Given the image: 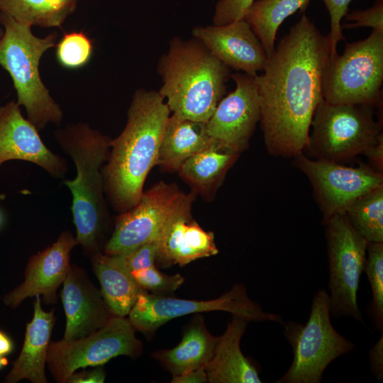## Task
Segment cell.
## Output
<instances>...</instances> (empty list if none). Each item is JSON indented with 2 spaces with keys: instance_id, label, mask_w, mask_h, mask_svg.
Wrapping results in <instances>:
<instances>
[{
  "instance_id": "obj_12",
  "label": "cell",
  "mask_w": 383,
  "mask_h": 383,
  "mask_svg": "<svg viewBox=\"0 0 383 383\" xmlns=\"http://www.w3.org/2000/svg\"><path fill=\"white\" fill-rule=\"evenodd\" d=\"M194 194H185L163 182L143 192L137 204L120 213L114 230L104 245V253L126 255L139 245L157 240L168 220L192 204Z\"/></svg>"
},
{
  "instance_id": "obj_43",
  "label": "cell",
  "mask_w": 383,
  "mask_h": 383,
  "mask_svg": "<svg viewBox=\"0 0 383 383\" xmlns=\"http://www.w3.org/2000/svg\"><path fill=\"white\" fill-rule=\"evenodd\" d=\"M4 31L0 28V38L2 36Z\"/></svg>"
},
{
  "instance_id": "obj_32",
  "label": "cell",
  "mask_w": 383,
  "mask_h": 383,
  "mask_svg": "<svg viewBox=\"0 0 383 383\" xmlns=\"http://www.w3.org/2000/svg\"><path fill=\"white\" fill-rule=\"evenodd\" d=\"M330 16V32L326 35L331 55L337 52V45L345 37L342 32L341 21L348 13V6L352 0H322Z\"/></svg>"
},
{
  "instance_id": "obj_2",
  "label": "cell",
  "mask_w": 383,
  "mask_h": 383,
  "mask_svg": "<svg viewBox=\"0 0 383 383\" xmlns=\"http://www.w3.org/2000/svg\"><path fill=\"white\" fill-rule=\"evenodd\" d=\"M169 109L159 91L137 90L128 110L126 125L110 141V154L102 169L104 193L120 213L134 207L145 180L157 164Z\"/></svg>"
},
{
  "instance_id": "obj_24",
  "label": "cell",
  "mask_w": 383,
  "mask_h": 383,
  "mask_svg": "<svg viewBox=\"0 0 383 383\" xmlns=\"http://www.w3.org/2000/svg\"><path fill=\"white\" fill-rule=\"evenodd\" d=\"M213 141L206 123L170 116L163 132L157 165L169 171L179 170L189 157Z\"/></svg>"
},
{
  "instance_id": "obj_4",
  "label": "cell",
  "mask_w": 383,
  "mask_h": 383,
  "mask_svg": "<svg viewBox=\"0 0 383 383\" xmlns=\"http://www.w3.org/2000/svg\"><path fill=\"white\" fill-rule=\"evenodd\" d=\"M157 72L162 79L159 92L172 114L206 123L224 97L231 69L196 38L174 37L162 55Z\"/></svg>"
},
{
  "instance_id": "obj_14",
  "label": "cell",
  "mask_w": 383,
  "mask_h": 383,
  "mask_svg": "<svg viewBox=\"0 0 383 383\" xmlns=\"http://www.w3.org/2000/svg\"><path fill=\"white\" fill-rule=\"evenodd\" d=\"M255 76L240 72L231 74L235 83V90L220 101L206 123L211 138L238 154L248 147L260 118Z\"/></svg>"
},
{
  "instance_id": "obj_25",
  "label": "cell",
  "mask_w": 383,
  "mask_h": 383,
  "mask_svg": "<svg viewBox=\"0 0 383 383\" xmlns=\"http://www.w3.org/2000/svg\"><path fill=\"white\" fill-rule=\"evenodd\" d=\"M238 155L213 138L209 145L182 165L179 169L180 176L196 192L209 196L220 184Z\"/></svg>"
},
{
  "instance_id": "obj_29",
  "label": "cell",
  "mask_w": 383,
  "mask_h": 383,
  "mask_svg": "<svg viewBox=\"0 0 383 383\" xmlns=\"http://www.w3.org/2000/svg\"><path fill=\"white\" fill-rule=\"evenodd\" d=\"M372 299L367 312L375 331H383V243L368 242L365 270Z\"/></svg>"
},
{
  "instance_id": "obj_40",
  "label": "cell",
  "mask_w": 383,
  "mask_h": 383,
  "mask_svg": "<svg viewBox=\"0 0 383 383\" xmlns=\"http://www.w3.org/2000/svg\"><path fill=\"white\" fill-rule=\"evenodd\" d=\"M14 349V343L12 338L3 330H0V355L7 356Z\"/></svg>"
},
{
  "instance_id": "obj_37",
  "label": "cell",
  "mask_w": 383,
  "mask_h": 383,
  "mask_svg": "<svg viewBox=\"0 0 383 383\" xmlns=\"http://www.w3.org/2000/svg\"><path fill=\"white\" fill-rule=\"evenodd\" d=\"M106 373L101 366H96L90 370L74 372L67 379V383H103Z\"/></svg>"
},
{
  "instance_id": "obj_35",
  "label": "cell",
  "mask_w": 383,
  "mask_h": 383,
  "mask_svg": "<svg viewBox=\"0 0 383 383\" xmlns=\"http://www.w3.org/2000/svg\"><path fill=\"white\" fill-rule=\"evenodd\" d=\"M158 239L143 243L125 255L126 265L133 272L155 266Z\"/></svg>"
},
{
  "instance_id": "obj_33",
  "label": "cell",
  "mask_w": 383,
  "mask_h": 383,
  "mask_svg": "<svg viewBox=\"0 0 383 383\" xmlns=\"http://www.w3.org/2000/svg\"><path fill=\"white\" fill-rule=\"evenodd\" d=\"M345 16L353 23L341 26L342 29L370 27L372 30L383 32V0H377L370 8L353 11Z\"/></svg>"
},
{
  "instance_id": "obj_30",
  "label": "cell",
  "mask_w": 383,
  "mask_h": 383,
  "mask_svg": "<svg viewBox=\"0 0 383 383\" xmlns=\"http://www.w3.org/2000/svg\"><path fill=\"white\" fill-rule=\"evenodd\" d=\"M92 54V42L82 30L65 33L56 45L57 61L68 70L84 67L90 61Z\"/></svg>"
},
{
  "instance_id": "obj_31",
  "label": "cell",
  "mask_w": 383,
  "mask_h": 383,
  "mask_svg": "<svg viewBox=\"0 0 383 383\" xmlns=\"http://www.w3.org/2000/svg\"><path fill=\"white\" fill-rule=\"evenodd\" d=\"M131 273L143 290L159 295L174 292L184 281V277L180 274L167 275L159 271L155 266Z\"/></svg>"
},
{
  "instance_id": "obj_19",
  "label": "cell",
  "mask_w": 383,
  "mask_h": 383,
  "mask_svg": "<svg viewBox=\"0 0 383 383\" xmlns=\"http://www.w3.org/2000/svg\"><path fill=\"white\" fill-rule=\"evenodd\" d=\"M189 204L167 222L158 238L156 262L166 267L184 266L196 260L216 255L218 250L213 232L204 231L193 218Z\"/></svg>"
},
{
  "instance_id": "obj_17",
  "label": "cell",
  "mask_w": 383,
  "mask_h": 383,
  "mask_svg": "<svg viewBox=\"0 0 383 383\" xmlns=\"http://www.w3.org/2000/svg\"><path fill=\"white\" fill-rule=\"evenodd\" d=\"M192 35L230 69L255 76L267 63L262 45L244 18L221 26H196Z\"/></svg>"
},
{
  "instance_id": "obj_16",
  "label": "cell",
  "mask_w": 383,
  "mask_h": 383,
  "mask_svg": "<svg viewBox=\"0 0 383 383\" xmlns=\"http://www.w3.org/2000/svg\"><path fill=\"white\" fill-rule=\"evenodd\" d=\"M76 245V238L65 231L50 246L32 255L24 272V281L4 296V304L15 309L25 299L37 295H41L46 304L55 303L57 290L71 266L70 252Z\"/></svg>"
},
{
  "instance_id": "obj_22",
  "label": "cell",
  "mask_w": 383,
  "mask_h": 383,
  "mask_svg": "<svg viewBox=\"0 0 383 383\" xmlns=\"http://www.w3.org/2000/svg\"><path fill=\"white\" fill-rule=\"evenodd\" d=\"M102 296L113 316L126 317L143 292L128 270L123 255L99 252L91 256Z\"/></svg>"
},
{
  "instance_id": "obj_11",
  "label": "cell",
  "mask_w": 383,
  "mask_h": 383,
  "mask_svg": "<svg viewBox=\"0 0 383 383\" xmlns=\"http://www.w3.org/2000/svg\"><path fill=\"white\" fill-rule=\"evenodd\" d=\"M222 311L250 321H275L283 324L280 315L265 312L250 299L243 284H235L221 296L198 301L163 296L142 292L132 307L128 318L135 328L146 335L155 333L167 321L194 313Z\"/></svg>"
},
{
  "instance_id": "obj_36",
  "label": "cell",
  "mask_w": 383,
  "mask_h": 383,
  "mask_svg": "<svg viewBox=\"0 0 383 383\" xmlns=\"http://www.w3.org/2000/svg\"><path fill=\"white\" fill-rule=\"evenodd\" d=\"M368 355L372 372L381 381L383 378V331L379 340L369 350Z\"/></svg>"
},
{
  "instance_id": "obj_38",
  "label": "cell",
  "mask_w": 383,
  "mask_h": 383,
  "mask_svg": "<svg viewBox=\"0 0 383 383\" xmlns=\"http://www.w3.org/2000/svg\"><path fill=\"white\" fill-rule=\"evenodd\" d=\"M172 383H205L208 377L204 367L191 370L179 375L172 376Z\"/></svg>"
},
{
  "instance_id": "obj_34",
  "label": "cell",
  "mask_w": 383,
  "mask_h": 383,
  "mask_svg": "<svg viewBox=\"0 0 383 383\" xmlns=\"http://www.w3.org/2000/svg\"><path fill=\"white\" fill-rule=\"evenodd\" d=\"M255 0H220L215 9L213 25H225L244 18Z\"/></svg>"
},
{
  "instance_id": "obj_5",
  "label": "cell",
  "mask_w": 383,
  "mask_h": 383,
  "mask_svg": "<svg viewBox=\"0 0 383 383\" xmlns=\"http://www.w3.org/2000/svg\"><path fill=\"white\" fill-rule=\"evenodd\" d=\"M4 33L0 38V65L11 76L17 104L38 130L48 123L60 124L63 118L60 106L41 80L39 64L43 54L55 45L57 34L45 38L33 35L30 26L0 13Z\"/></svg>"
},
{
  "instance_id": "obj_15",
  "label": "cell",
  "mask_w": 383,
  "mask_h": 383,
  "mask_svg": "<svg viewBox=\"0 0 383 383\" xmlns=\"http://www.w3.org/2000/svg\"><path fill=\"white\" fill-rule=\"evenodd\" d=\"M13 160L33 163L55 178H63L68 170L66 160L45 145L20 106L11 101L0 106V166Z\"/></svg>"
},
{
  "instance_id": "obj_23",
  "label": "cell",
  "mask_w": 383,
  "mask_h": 383,
  "mask_svg": "<svg viewBox=\"0 0 383 383\" xmlns=\"http://www.w3.org/2000/svg\"><path fill=\"white\" fill-rule=\"evenodd\" d=\"M218 337L207 330L197 316L187 327L180 343L172 349L152 353V357L172 376L204 367L211 359Z\"/></svg>"
},
{
  "instance_id": "obj_8",
  "label": "cell",
  "mask_w": 383,
  "mask_h": 383,
  "mask_svg": "<svg viewBox=\"0 0 383 383\" xmlns=\"http://www.w3.org/2000/svg\"><path fill=\"white\" fill-rule=\"evenodd\" d=\"M373 109L366 104H334L323 99L313 114L306 148L315 159L337 163L365 154L383 138Z\"/></svg>"
},
{
  "instance_id": "obj_3",
  "label": "cell",
  "mask_w": 383,
  "mask_h": 383,
  "mask_svg": "<svg viewBox=\"0 0 383 383\" xmlns=\"http://www.w3.org/2000/svg\"><path fill=\"white\" fill-rule=\"evenodd\" d=\"M55 138L76 168L75 177L65 180L64 184L72 196L71 211L77 245L91 257L101 252L107 224L101 168L108 160L111 139L82 123L57 130Z\"/></svg>"
},
{
  "instance_id": "obj_1",
  "label": "cell",
  "mask_w": 383,
  "mask_h": 383,
  "mask_svg": "<svg viewBox=\"0 0 383 383\" xmlns=\"http://www.w3.org/2000/svg\"><path fill=\"white\" fill-rule=\"evenodd\" d=\"M330 55L327 37L304 13L255 76L260 125L272 155L294 157L306 148L313 114L323 99L322 73Z\"/></svg>"
},
{
  "instance_id": "obj_13",
  "label": "cell",
  "mask_w": 383,
  "mask_h": 383,
  "mask_svg": "<svg viewBox=\"0 0 383 383\" xmlns=\"http://www.w3.org/2000/svg\"><path fill=\"white\" fill-rule=\"evenodd\" d=\"M294 162L310 181L324 222L335 213H344L358 197L383 185L382 173L362 163L348 167L302 153L294 157Z\"/></svg>"
},
{
  "instance_id": "obj_26",
  "label": "cell",
  "mask_w": 383,
  "mask_h": 383,
  "mask_svg": "<svg viewBox=\"0 0 383 383\" xmlns=\"http://www.w3.org/2000/svg\"><path fill=\"white\" fill-rule=\"evenodd\" d=\"M311 0H257L244 19L262 45L267 57L274 52V40L282 23L297 11H305Z\"/></svg>"
},
{
  "instance_id": "obj_6",
  "label": "cell",
  "mask_w": 383,
  "mask_h": 383,
  "mask_svg": "<svg viewBox=\"0 0 383 383\" xmlns=\"http://www.w3.org/2000/svg\"><path fill=\"white\" fill-rule=\"evenodd\" d=\"M383 32L372 30L365 39L346 43L341 55H330L321 79L323 100L334 104H382Z\"/></svg>"
},
{
  "instance_id": "obj_10",
  "label": "cell",
  "mask_w": 383,
  "mask_h": 383,
  "mask_svg": "<svg viewBox=\"0 0 383 383\" xmlns=\"http://www.w3.org/2000/svg\"><path fill=\"white\" fill-rule=\"evenodd\" d=\"M135 332L128 318L113 316L87 336L50 342L46 362L48 369L57 382L67 383L79 368L101 366L118 355L137 357L143 346Z\"/></svg>"
},
{
  "instance_id": "obj_21",
  "label": "cell",
  "mask_w": 383,
  "mask_h": 383,
  "mask_svg": "<svg viewBox=\"0 0 383 383\" xmlns=\"http://www.w3.org/2000/svg\"><path fill=\"white\" fill-rule=\"evenodd\" d=\"M55 321L54 309L45 311L41 307L40 296H35L33 317L26 325L22 350L5 382L16 383L24 379L33 383L48 382L45 366Z\"/></svg>"
},
{
  "instance_id": "obj_9",
  "label": "cell",
  "mask_w": 383,
  "mask_h": 383,
  "mask_svg": "<svg viewBox=\"0 0 383 383\" xmlns=\"http://www.w3.org/2000/svg\"><path fill=\"white\" fill-rule=\"evenodd\" d=\"M324 223L331 314L335 318H353L362 323L357 292L365 270L368 241L355 230L345 213H335Z\"/></svg>"
},
{
  "instance_id": "obj_7",
  "label": "cell",
  "mask_w": 383,
  "mask_h": 383,
  "mask_svg": "<svg viewBox=\"0 0 383 383\" xmlns=\"http://www.w3.org/2000/svg\"><path fill=\"white\" fill-rule=\"evenodd\" d=\"M283 325L284 335L293 350V361L277 383H320L329 364L355 348L333 328L325 289L314 295L306 324L289 321Z\"/></svg>"
},
{
  "instance_id": "obj_20",
  "label": "cell",
  "mask_w": 383,
  "mask_h": 383,
  "mask_svg": "<svg viewBox=\"0 0 383 383\" xmlns=\"http://www.w3.org/2000/svg\"><path fill=\"white\" fill-rule=\"evenodd\" d=\"M248 321L233 315L223 334L218 337L214 353L206 365L210 383H260L255 365L240 350V340Z\"/></svg>"
},
{
  "instance_id": "obj_42",
  "label": "cell",
  "mask_w": 383,
  "mask_h": 383,
  "mask_svg": "<svg viewBox=\"0 0 383 383\" xmlns=\"http://www.w3.org/2000/svg\"><path fill=\"white\" fill-rule=\"evenodd\" d=\"M3 221H4L3 215H2V213L0 211V228L2 226Z\"/></svg>"
},
{
  "instance_id": "obj_39",
  "label": "cell",
  "mask_w": 383,
  "mask_h": 383,
  "mask_svg": "<svg viewBox=\"0 0 383 383\" xmlns=\"http://www.w3.org/2000/svg\"><path fill=\"white\" fill-rule=\"evenodd\" d=\"M372 164V168L382 173L383 162V138L364 154Z\"/></svg>"
},
{
  "instance_id": "obj_28",
  "label": "cell",
  "mask_w": 383,
  "mask_h": 383,
  "mask_svg": "<svg viewBox=\"0 0 383 383\" xmlns=\"http://www.w3.org/2000/svg\"><path fill=\"white\" fill-rule=\"evenodd\" d=\"M344 213L368 242L383 243V185L358 197Z\"/></svg>"
},
{
  "instance_id": "obj_27",
  "label": "cell",
  "mask_w": 383,
  "mask_h": 383,
  "mask_svg": "<svg viewBox=\"0 0 383 383\" xmlns=\"http://www.w3.org/2000/svg\"><path fill=\"white\" fill-rule=\"evenodd\" d=\"M78 0H0V13L29 26L60 27Z\"/></svg>"
},
{
  "instance_id": "obj_18",
  "label": "cell",
  "mask_w": 383,
  "mask_h": 383,
  "mask_svg": "<svg viewBox=\"0 0 383 383\" xmlns=\"http://www.w3.org/2000/svg\"><path fill=\"white\" fill-rule=\"evenodd\" d=\"M62 284L60 296L66 316L64 339L87 336L113 316L101 290L93 284L84 269L71 265Z\"/></svg>"
},
{
  "instance_id": "obj_41",
  "label": "cell",
  "mask_w": 383,
  "mask_h": 383,
  "mask_svg": "<svg viewBox=\"0 0 383 383\" xmlns=\"http://www.w3.org/2000/svg\"><path fill=\"white\" fill-rule=\"evenodd\" d=\"M9 361L5 356L0 355V370L7 365Z\"/></svg>"
}]
</instances>
